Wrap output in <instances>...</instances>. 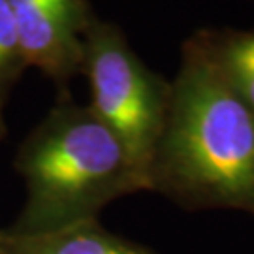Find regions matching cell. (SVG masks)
I'll list each match as a JSON object with an SVG mask.
<instances>
[{
  "label": "cell",
  "instance_id": "obj_1",
  "mask_svg": "<svg viewBox=\"0 0 254 254\" xmlns=\"http://www.w3.org/2000/svg\"><path fill=\"white\" fill-rule=\"evenodd\" d=\"M149 192L183 209H234L254 217V113L196 32L181 47Z\"/></svg>",
  "mask_w": 254,
  "mask_h": 254
},
{
  "label": "cell",
  "instance_id": "obj_2",
  "mask_svg": "<svg viewBox=\"0 0 254 254\" xmlns=\"http://www.w3.org/2000/svg\"><path fill=\"white\" fill-rule=\"evenodd\" d=\"M15 170L27 198L11 234H46L89 220L119 198L149 192L127 149L91 106L63 96L21 143Z\"/></svg>",
  "mask_w": 254,
  "mask_h": 254
},
{
  "label": "cell",
  "instance_id": "obj_3",
  "mask_svg": "<svg viewBox=\"0 0 254 254\" xmlns=\"http://www.w3.org/2000/svg\"><path fill=\"white\" fill-rule=\"evenodd\" d=\"M91 109L117 136L149 187V168L162 136L172 83L147 66L113 23L91 19L83 34V70Z\"/></svg>",
  "mask_w": 254,
  "mask_h": 254
},
{
  "label": "cell",
  "instance_id": "obj_4",
  "mask_svg": "<svg viewBox=\"0 0 254 254\" xmlns=\"http://www.w3.org/2000/svg\"><path fill=\"white\" fill-rule=\"evenodd\" d=\"M9 6L27 66L57 85L81 72L83 34L91 21L83 0H9Z\"/></svg>",
  "mask_w": 254,
  "mask_h": 254
},
{
  "label": "cell",
  "instance_id": "obj_5",
  "mask_svg": "<svg viewBox=\"0 0 254 254\" xmlns=\"http://www.w3.org/2000/svg\"><path fill=\"white\" fill-rule=\"evenodd\" d=\"M0 254H158L89 220L46 234L19 236L0 230Z\"/></svg>",
  "mask_w": 254,
  "mask_h": 254
},
{
  "label": "cell",
  "instance_id": "obj_6",
  "mask_svg": "<svg viewBox=\"0 0 254 254\" xmlns=\"http://www.w3.org/2000/svg\"><path fill=\"white\" fill-rule=\"evenodd\" d=\"M198 34L228 83L254 113V28H205Z\"/></svg>",
  "mask_w": 254,
  "mask_h": 254
},
{
  "label": "cell",
  "instance_id": "obj_7",
  "mask_svg": "<svg viewBox=\"0 0 254 254\" xmlns=\"http://www.w3.org/2000/svg\"><path fill=\"white\" fill-rule=\"evenodd\" d=\"M25 68L9 0H0V100Z\"/></svg>",
  "mask_w": 254,
  "mask_h": 254
},
{
  "label": "cell",
  "instance_id": "obj_8",
  "mask_svg": "<svg viewBox=\"0 0 254 254\" xmlns=\"http://www.w3.org/2000/svg\"><path fill=\"white\" fill-rule=\"evenodd\" d=\"M6 134V125H4V119H2V100H0V139Z\"/></svg>",
  "mask_w": 254,
  "mask_h": 254
}]
</instances>
